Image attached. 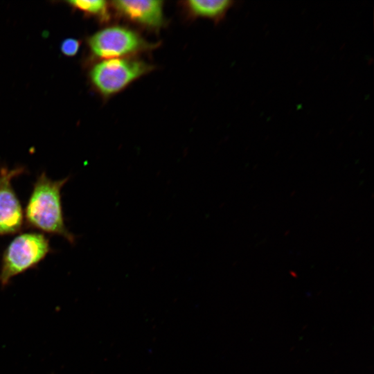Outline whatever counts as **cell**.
Wrapping results in <instances>:
<instances>
[{
    "mask_svg": "<svg viewBox=\"0 0 374 374\" xmlns=\"http://www.w3.org/2000/svg\"><path fill=\"white\" fill-rule=\"evenodd\" d=\"M234 2L229 0H189L184 2L188 15L194 18L220 21Z\"/></svg>",
    "mask_w": 374,
    "mask_h": 374,
    "instance_id": "cell-7",
    "label": "cell"
},
{
    "mask_svg": "<svg viewBox=\"0 0 374 374\" xmlns=\"http://www.w3.org/2000/svg\"><path fill=\"white\" fill-rule=\"evenodd\" d=\"M111 6L120 17L148 29L158 30L166 23L163 1L116 0Z\"/></svg>",
    "mask_w": 374,
    "mask_h": 374,
    "instance_id": "cell-5",
    "label": "cell"
},
{
    "mask_svg": "<svg viewBox=\"0 0 374 374\" xmlns=\"http://www.w3.org/2000/svg\"><path fill=\"white\" fill-rule=\"evenodd\" d=\"M88 44L92 54L103 60L130 57L155 46L136 31L122 26H112L98 31L89 37Z\"/></svg>",
    "mask_w": 374,
    "mask_h": 374,
    "instance_id": "cell-4",
    "label": "cell"
},
{
    "mask_svg": "<svg viewBox=\"0 0 374 374\" xmlns=\"http://www.w3.org/2000/svg\"><path fill=\"white\" fill-rule=\"evenodd\" d=\"M8 170L6 168H1L0 170V186L6 178Z\"/></svg>",
    "mask_w": 374,
    "mask_h": 374,
    "instance_id": "cell-10",
    "label": "cell"
},
{
    "mask_svg": "<svg viewBox=\"0 0 374 374\" xmlns=\"http://www.w3.org/2000/svg\"><path fill=\"white\" fill-rule=\"evenodd\" d=\"M80 42L76 39L69 38L62 41L60 48L62 52L68 56L75 55L78 51Z\"/></svg>",
    "mask_w": 374,
    "mask_h": 374,
    "instance_id": "cell-9",
    "label": "cell"
},
{
    "mask_svg": "<svg viewBox=\"0 0 374 374\" xmlns=\"http://www.w3.org/2000/svg\"><path fill=\"white\" fill-rule=\"evenodd\" d=\"M154 66L133 57L103 60L90 71L91 81L103 96H112L152 71Z\"/></svg>",
    "mask_w": 374,
    "mask_h": 374,
    "instance_id": "cell-3",
    "label": "cell"
},
{
    "mask_svg": "<svg viewBox=\"0 0 374 374\" xmlns=\"http://www.w3.org/2000/svg\"><path fill=\"white\" fill-rule=\"evenodd\" d=\"M22 167L8 170L0 186V235L20 232L24 215L21 203L11 185V179L23 172Z\"/></svg>",
    "mask_w": 374,
    "mask_h": 374,
    "instance_id": "cell-6",
    "label": "cell"
},
{
    "mask_svg": "<svg viewBox=\"0 0 374 374\" xmlns=\"http://www.w3.org/2000/svg\"><path fill=\"white\" fill-rule=\"evenodd\" d=\"M69 179L53 180L44 172L41 173L33 184L24 215L27 226L61 235L73 244L75 237L64 224L61 202V189Z\"/></svg>",
    "mask_w": 374,
    "mask_h": 374,
    "instance_id": "cell-1",
    "label": "cell"
},
{
    "mask_svg": "<svg viewBox=\"0 0 374 374\" xmlns=\"http://www.w3.org/2000/svg\"><path fill=\"white\" fill-rule=\"evenodd\" d=\"M51 251L49 240L43 233L28 232L16 236L5 249L0 269L4 286L17 274L35 267Z\"/></svg>",
    "mask_w": 374,
    "mask_h": 374,
    "instance_id": "cell-2",
    "label": "cell"
},
{
    "mask_svg": "<svg viewBox=\"0 0 374 374\" xmlns=\"http://www.w3.org/2000/svg\"><path fill=\"white\" fill-rule=\"evenodd\" d=\"M71 6L87 15L96 16L100 20L107 21L110 18L108 2L104 0L82 1L74 0L69 1Z\"/></svg>",
    "mask_w": 374,
    "mask_h": 374,
    "instance_id": "cell-8",
    "label": "cell"
}]
</instances>
